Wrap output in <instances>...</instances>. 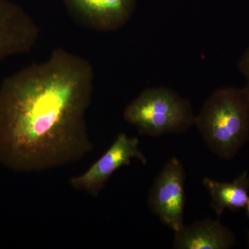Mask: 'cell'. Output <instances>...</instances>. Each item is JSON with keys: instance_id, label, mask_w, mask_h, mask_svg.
Instances as JSON below:
<instances>
[{"instance_id": "cell-1", "label": "cell", "mask_w": 249, "mask_h": 249, "mask_svg": "<svg viewBox=\"0 0 249 249\" xmlns=\"http://www.w3.org/2000/svg\"><path fill=\"white\" fill-rule=\"evenodd\" d=\"M95 73L88 60L53 49L0 85V164L32 173L74 163L94 148L87 111Z\"/></svg>"}, {"instance_id": "cell-2", "label": "cell", "mask_w": 249, "mask_h": 249, "mask_svg": "<svg viewBox=\"0 0 249 249\" xmlns=\"http://www.w3.org/2000/svg\"><path fill=\"white\" fill-rule=\"evenodd\" d=\"M205 143L222 160L234 158L249 140V89L247 86L216 89L196 116Z\"/></svg>"}, {"instance_id": "cell-3", "label": "cell", "mask_w": 249, "mask_h": 249, "mask_svg": "<svg viewBox=\"0 0 249 249\" xmlns=\"http://www.w3.org/2000/svg\"><path fill=\"white\" fill-rule=\"evenodd\" d=\"M124 121L149 137L186 132L195 125L191 103L165 87L147 88L126 106Z\"/></svg>"}, {"instance_id": "cell-4", "label": "cell", "mask_w": 249, "mask_h": 249, "mask_svg": "<svg viewBox=\"0 0 249 249\" xmlns=\"http://www.w3.org/2000/svg\"><path fill=\"white\" fill-rule=\"evenodd\" d=\"M185 181L183 163L177 157H172L155 178L149 191V209L174 232L184 226Z\"/></svg>"}, {"instance_id": "cell-5", "label": "cell", "mask_w": 249, "mask_h": 249, "mask_svg": "<svg viewBox=\"0 0 249 249\" xmlns=\"http://www.w3.org/2000/svg\"><path fill=\"white\" fill-rule=\"evenodd\" d=\"M132 159L147 164L146 157L139 148V139L122 132L85 173L70 178L69 184L76 191L97 197L113 174L121 167L130 165Z\"/></svg>"}, {"instance_id": "cell-6", "label": "cell", "mask_w": 249, "mask_h": 249, "mask_svg": "<svg viewBox=\"0 0 249 249\" xmlns=\"http://www.w3.org/2000/svg\"><path fill=\"white\" fill-rule=\"evenodd\" d=\"M72 19L91 30L109 32L127 24L135 0H61Z\"/></svg>"}, {"instance_id": "cell-7", "label": "cell", "mask_w": 249, "mask_h": 249, "mask_svg": "<svg viewBox=\"0 0 249 249\" xmlns=\"http://www.w3.org/2000/svg\"><path fill=\"white\" fill-rule=\"evenodd\" d=\"M40 29L23 8L10 0H0V62L29 53Z\"/></svg>"}, {"instance_id": "cell-8", "label": "cell", "mask_w": 249, "mask_h": 249, "mask_svg": "<svg viewBox=\"0 0 249 249\" xmlns=\"http://www.w3.org/2000/svg\"><path fill=\"white\" fill-rule=\"evenodd\" d=\"M235 245V234L219 219H205L189 226L184 225L175 232L173 248L229 249Z\"/></svg>"}, {"instance_id": "cell-9", "label": "cell", "mask_w": 249, "mask_h": 249, "mask_svg": "<svg viewBox=\"0 0 249 249\" xmlns=\"http://www.w3.org/2000/svg\"><path fill=\"white\" fill-rule=\"evenodd\" d=\"M203 185L211 196V206L218 219L226 209L232 211L245 209L249 199V175L241 173L232 182H219L212 178H203Z\"/></svg>"}, {"instance_id": "cell-10", "label": "cell", "mask_w": 249, "mask_h": 249, "mask_svg": "<svg viewBox=\"0 0 249 249\" xmlns=\"http://www.w3.org/2000/svg\"><path fill=\"white\" fill-rule=\"evenodd\" d=\"M239 70L247 80V88L249 89V47L242 55L238 64Z\"/></svg>"}, {"instance_id": "cell-11", "label": "cell", "mask_w": 249, "mask_h": 249, "mask_svg": "<svg viewBox=\"0 0 249 249\" xmlns=\"http://www.w3.org/2000/svg\"><path fill=\"white\" fill-rule=\"evenodd\" d=\"M246 209V214H247V217H248L249 219V199L248 200V202H247V206L245 207Z\"/></svg>"}, {"instance_id": "cell-12", "label": "cell", "mask_w": 249, "mask_h": 249, "mask_svg": "<svg viewBox=\"0 0 249 249\" xmlns=\"http://www.w3.org/2000/svg\"><path fill=\"white\" fill-rule=\"evenodd\" d=\"M247 237H248V245H249V231L248 232V235H247Z\"/></svg>"}]
</instances>
